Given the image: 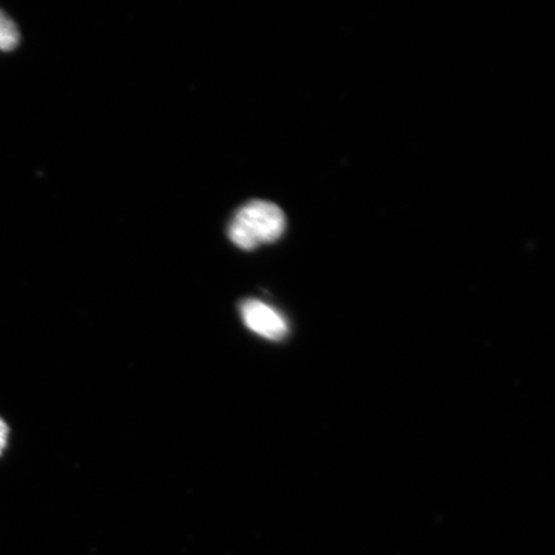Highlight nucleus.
Returning <instances> with one entry per match:
<instances>
[{"label": "nucleus", "instance_id": "2", "mask_svg": "<svg viewBox=\"0 0 555 555\" xmlns=\"http://www.w3.org/2000/svg\"><path fill=\"white\" fill-rule=\"evenodd\" d=\"M241 314L247 327L263 338L276 341V339H282L287 335V322L284 321L280 312L266 302L259 300L245 301L242 304Z\"/></svg>", "mask_w": 555, "mask_h": 555}, {"label": "nucleus", "instance_id": "3", "mask_svg": "<svg viewBox=\"0 0 555 555\" xmlns=\"http://www.w3.org/2000/svg\"><path fill=\"white\" fill-rule=\"evenodd\" d=\"M18 43V27L3 11H0V51L11 52Z\"/></svg>", "mask_w": 555, "mask_h": 555}, {"label": "nucleus", "instance_id": "4", "mask_svg": "<svg viewBox=\"0 0 555 555\" xmlns=\"http://www.w3.org/2000/svg\"><path fill=\"white\" fill-rule=\"evenodd\" d=\"M10 428L7 423L0 418V454L3 453L7 442H9Z\"/></svg>", "mask_w": 555, "mask_h": 555}, {"label": "nucleus", "instance_id": "1", "mask_svg": "<svg viewBox=\"0 0 555 555\" xmlns=\"http://www.w3.org/2000/svg\"><path fill=\"white\" fill-rule=\"evenodd\" d=\"M284 229L286 217L280 207L267 201H253L235 212L228 235L235 246L249 251L280 240Z\"/></svg>", "mask_w": 555, "mask_h": 555}]
</instances>
